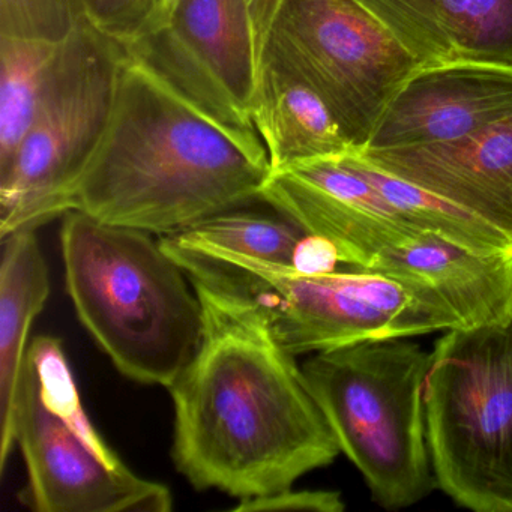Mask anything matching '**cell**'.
Wrapping results in <instances>:
<instances>
[{"instance_id": "6da1fadb", "label": "cell", "mask_w": 512, "mask_h": 512, "mask_svg": "<svg viewBox=\"0 0 512 512\" xmlns=\"http://www.w3.org/2000/svg\"><path fill=\"white\" fill-rule=\"evenodd\" d=\"M182 269L202 302L203 335L167 388L179 473L197 490L241 500L287 490L334 463V433L262 305L215 275Z\"/></svg>"}, {"instance_id": "7a4b0ae2", "label": "cell", "mask_w": 512, "mask_h": 512, "mask_svg": "<svg viewBox=\"0 0 512 512\" xmlns=\"http://www.w3.org/2000/svg\"><path fill=\"white\" fill-rule=\"evenodd\" d=\"M269 175L256 131L230 124L127 49L112 119L68 211L163 238L259 200Z\"/></svg>"}, {"instance_id": "3957f363", "label": "cell", "mask_w": 512, "mask_h": 512, "mask_svg": "<svg viewBox=\"0 0 512 512\" xmlns=\"http://www.w3.org/2000/svg\"><path fill=\"white\" fill-rule=\"evenodd\" d=\"M62 218L65 281L80 322L128 379L169 388L202 341L190 278L151 233L79 211Z\"/></svg>"}, {"instance_id": "277c9868", "label": "cell", "mask_w": 512, "mask_h": 512, "mask_svg": "<svg viewBox=\"0 0 512 512\" xmlns=\"http://www.w3.org/2000/svg\"><path fill=\"white\" fill-rule=\"evenodd\" d=\"M431 352L409 338L313 353L305 382L340 451L386 509L415 505L436 487L425 416Z\"/></svg>"}, {"instance_id": "5b68a950", "label": "cell", "mask_w": 512, "mask_h": 512, "mask_svg": "<svg viewBox=\"0 0 512 512\" xmlns=\"http://www.w3.org/2000/svg\"><path fill=\"white\" fill-rule=\"evenodd\" d=\"M160 242L182 268L208 272L256 299L278 341L296 356L461 328L448 308L377 272L266 262L184 233Z\"/></svg>"}, {"instance_id": "8992f818", "label": "cell", "mask_w": 512, "mask_h": 512, "mask_svg": "<svg viewBox=\"0 0 512 512\" xmlns=\"http://www.w3.org/2000/svg\"><path fill=\"white\" fill-rule=\"evenodd\" d=\"M436 485L475 512H512V328H455L424 391Z\"/></svg>"}, {"instance_id": "52a82bcc", "label": "cell", "mask_w": 512, "mask_h": 512, "mask_svg": "<svg viewBox=\"0 0 512 512\" xmlns=\"http://www.w3.org/2000/svg\"><path fill=\"white\" fill-rule=\"evenodd\" d=\"M23 502L37 512H169L172 491L142 478L89 421L61 340L29 344L16 419Z\"/></svg>"}, {"instance_id": "ba28073f", "label": "cell", "mask_w": 512, "mask_h": 512, "mask_svg": "<svg viewBox=\"0 0 512 512\" xmlns=\"http://www.w3.org/2000/svg\"><path fill=\"white\" fill-rule=\"evenodd\" d=\"M125 55L124 44L86 19L62 41L34 121L0 173V239L67 214L112 119Z\"/></svg>"}, {"instance_id": "9c48e42d", "label": "cell", "mask_w": 512, "mask_h": 512, "mask_svg": "<svg viewBox=\"0 0 512 512\" xmlns=\"http://www.w3.org/2000/svg\"><path fill=\"white\" fill-rule=\"evenodd\" d=\"M262 55L317 92L359 152L401 86L422 67L358 0H278Z\"/></svg>"}, {"instance_id": "30bf717a", "label": "cell", "mask_w": 512, "mask_h": 512, "mask_svg": "<svg viewBox=\"0 0 512 512\" xmlns=\"http://www.w3.org/2000/svg\"><path fill=\"white\" fill-rule=\"evenodd\" d=\"M125 47L230 124L254 130L262 43L250 0H172L163 19Z\"/></svg>"}, {"instance_id": "8fae6325", "label": "cell", "mask_w": 512, "mask_h": 512, "mask_svg": "<svg viewBox=\"0 0 512 512\" xmlns=\"http://www.w3.org/2000/svg\"><path fill=\"white\" fill-rule=\"evenodd\" d=\"M259 200L328 247L335 260L349 268L368 271L383 253L422 235L347 155L272 170Z\"/></svg>"}, {"instance_id": "7c38bea8", "label": "cell", "mask_w": 512, "mask_h": 512, "mask_svg": "<svg viewBox=\"0 0 512 512\" xmlns=\"http://www.w3.org/2000/svg\"><path fill=\"white\" fill-rule=\"evenodd\" d=\"M509 116L512 68L475 62L421 67L386 107L367 149L451 142Z\"/></svg>"}, {"instance_id": "4fadbf2b", "label": "cell", "mask_w": 512, "mask_h": 512, "mask_svg": "<svg viewBox=\"0 0 512 512\" xmlns=\"http://www.w3.org/2000/svg\"><path fill=\"white\" fill-rule=\"evenodd\" d=\"M359 154L484 218L512 239V116L451 142Z\"/></svg>"}, {"instance_id": "5bb4252c", "label": "cell", "mask_w": 512, "mask_h": 512, "mask_svg": "<svg viewBox=\"0 0 512 512\" xmlns=\"http://www.w3.org/2000/svg\"><path fill=\"white\" fill-rule=\"evenodd\" d=\"M368 271L448 308L461 328L511 326L512 253L484 256L422 233L383 253Z\"/></svg>"}, {"instance_id": "9a60e30c", "label": "cell", "mask_w": 512, "mask_h": 512, "mask_svg": "<svg viewBox=\"0 0 512 512\" xmlns=\"http://www.w3.org/2000/svg\"><path fill=\"white\" fill-rule=\"evenodd\" d=\"M422 67L475 62L512 68V0H358Z\"/></svg>"}, {"instance_id": "2e32d148", "label": "cell", "mask_w": 512, "mask_h": 512, "mask_svg": "<svg viewBox=\"0 0 512 512\" xmlns=\"http://www.w3.org/2000/svg\"><path fill=\"white\" fill-rule=\"evenodd\" d=\"M251 122L272 170L359 152L325 101L269 56L260 58Z\"/></svg>"}, {"instance_id": "e0dca14e", "label": "cell", "mask_w": 512, "mask_h": 512, "mask_svg": "<svg viewBox=\"0 0 512 512\" xmlns=\"http://www.w3.org/2000/svg\"><path fill=\"white\" fill-rule=\"evenodd\" d=\"M50 295V275L37 230L2 238L0 262V472L16 448V419L28 335Z\"/></svg>"}, {"instance_id": "ac0fdd59", "label": "cell", "mask_w": 512, "mask_h": 512, "mask_svg": "<svg viewBox=\"0 0 512 512\" xmlns=\"http://www.w3.org/2000/svg\"><path fill=\"white\" fill-rule=\"evenodd\" d=\"M347 158L419 232L484 256L512 253V239L484 218L379 169L359 152Z\"/></svg>"}, {"instance_id": "d6986e66", "label": "cell", "mask_w": 512, "mask_h": 512, "mask_svg": "<svg viewBox=\"0 0 512 512\" xmlns=\"http://www.w3.org/2000/svg\"><path fill=\"white\" fill-rule=\"evenodd\" d=\"M61 43L0 35V173L13 163L34 121Z\"/></svg>"}, {"instance_id": "ffe728a7", "label": "cell", "mask_w": 512, "mask_h": 512, "mask_svg": "<svg viewBox=\"0 0 512 512\" xmlns=\"http://www.w3.org/2000/svg\"><path fill=\"white\" fill-rule=\"evenodd\" d=\"M179 233L266 262L296 266L310 241L302 229L278 212L269 215L242 208L221 212Z\"/></svg>"}, {"instance_id": "44dd1931", "label": "cell", "mask_w": 512, "mask_h": 512, "mask_svg": "<svg viewBox=\"0 0 512 512\" xmlns=\"http://www.w3.org/2000/svg\"><path fill=\"white\" fill-rule=\"evenodd\" d=\"M83 20L82 0H0V35L61 43Z\"/></svg>"}, {"instance_id": "7402d4cb", "label": "cell", "mask_w": 512, "mask_h": 512, "mask_svg": "<svg viewBox=\"0 0 512 512\" xmlns=\"http://www.w3.org/2000/svg\"><path fill=\"white\" fill-rule=\"evenodd\" d=\"M85 19L124 46L139 41L163 16L161 0H82Z\"/></svg>"}, {"instance_id": "603a6c76", "label": "cell", "mask_w": 512, "mask_h": 512, "mask_svg": "<svg viewBox=\"0 0 512 512\" xmlns=\"http://www.w3.org/2000/svg\"><path fill=\"white\" fill-rule=\"evenodd\" d=\"M344 502L338 491L325 490H287L266 496L248 497L241 499L233 511L242 512H274V511H313V512H341L344 511Z\"/></svg>"}, {"instance_id": "cb8c5ba5", "label": "cell", "mask_w": 512, "mask_h": 512, "mask_svg": "<svg viewBox=\"0 0 512 512\" xmlns=\"http://www.w3.org/2000/svg\"><path fill=\"white\" fill-rule=\"evenodd\" d=\"M278 0H250L251 11H253L254 22H256L257 31H259L260 43L263 44L266 28L274 16Z\"/></svg>"}, {"instance_id": "d4e9b609", "label": "cell", "mask_w": 512, "mask_h": 512, "mask_svg": "<svg viewBox=\"0 0 512 512\" xmlns=\"http://www.w3.org/2000/svg\"><path fill=\"white\" fill-rule=\"evenodd\" d=\"M170 4H172V0H161V7H163V16L164 13H166L167 8H169ZM163 16H161V19H163Z\"/></svg>"}, {"instance_id": "484cf974", "label": "cell", "mask_w": 512, "mask_h": 512, "mask_svg": "<svg viewBox=\"0 0 512 512\" xmlns=\"http://www.w3.org/2000/svg\"><path fill=\"white\" fill-rule=\"evenodd\" d=\"M511 328H512V323H511Z\"/></svg>"}]
</instances>
